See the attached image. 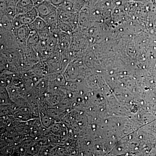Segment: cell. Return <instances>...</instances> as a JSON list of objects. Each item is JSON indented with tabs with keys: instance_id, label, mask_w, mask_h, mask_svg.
Instances as JSON below:
<instances>
[{
	"instance_id": "277c9868",
	"label": "cell",
	"mask_w": 156,
	"mask_h": 156,
	"mask_svg": "<svg viewBox=\"0 0 156 156\" xmlns=\"http://www.w3.org/2000/svg\"><path fill=\"white\" fill-rule=\"evenodd\" d=\"M13 32L18 41L23 43H27L30 36V30L28 25H22L15 29Z\"/></svg>"
},
{
	"instance_id": "8fae6325",
	"label": "cell",
	"mask_w": 156,
	"mask_h": 156,
	"mask_svg": "<svg viewBox=\"0 0 156 156\" xmlns=\"http://www.w3.org/2000/svg\"><path fill=\"white\" fill-rule=\"evenodd\" d=\"M35 6L39 4V3L41 2L44 1V0H32Z\"/></svg>"
},
{
	"instance_id": "6da1fadb",
	"label": "cell",
	"mask_w": 156,
	"mask_h": 156,
	"mask_svg": "<svg viewBox=\"0 0 156 156\" xmlns=\"http://www.w3.org/2000/svg\"><path fill=\"white\" fill-rule=\"evenodd\" d=\"M38 17L35 7L26 13L16 15L13 20L14 28L15 29L22 25H29Z\"/></svg>"
},
{
	"instance_id": "52a82bcc",
	"label": "cell",
	"mask_w": 156,
	"mask_h": 156,
	"mask_svg": "<svg viewBox=\"0 0 156 156\" xmlns=\"http://www.w3.org/2000/svg\"><path fill=\"white\" fill-rule=\"evenodd\" d=\"M74 8V5L72 0H65L61 5L57 8V10L58 11L73 12V11Z\"/></svg>"
},
{
	"instance_id": "30bf717a",
	"label": "cell",
	"mask_w": 156,
	"mask_h": 156,
	"mask_svg": "<svg viewBox=\"0 0 156 156\" xmlns=\"http://www.w3.org/2000/svg\"><path fill=\"white\" fill-rule=\"evenodd\" d=\"M49 1L53 4V5L57 8L61 5L65 0H49Z\"/></svg>"
},
{
	"instance_id": "7a4b0ae2",
	"label": "cell",
	"mask_w": 156,
	"mask_h": 156,
	"mask_svg": "<svg viewBox=\"0 0 156 156\" xmlns=\"http://www.w3.org/2000/svg\"><path fill=\"white\" fill-rule=\"evenodd\" d=\"M28 26L31 31H34L37 33L40 38H44L51 34L47 23L41 17H38Z\"/></svg>"
},
{
	"instance_id": "5b68a950",
	"label": "cell",
	"mask_w": 156,
	"mask_h": 156,
	"mask_svg": "<svg viewBox=\"0 0 156 156\" xmlns=\"http://www.w3.org/2000/svg\"><path fill=\"white\" fill-rule=\"evenodd\" d=\"M35 6L32 0H18L16 6V15L26 13Z\"/></svg>"
},
{
	"instance_id": "8992f818",
	"label": "cell",
	"mask_w": 156,
	"mask_h": 156,
	"mask_svg": "<svg viewBox=\"0 0 156 156\" xmlns=\"http://www.w3.org/2000/svg\"><path fill=\"white\" fill-rule=\"evenodd\" d=\"M13 18L8 14H3L1 17V25L6 30L13 32L14 30L13 24Z\"/></svg>"
},
{
	"instance_id": "9c48e42d",
	"label": "cell",
	"mask_w": 156,
	"mask_h": 156,
	"mask_svg": "<svg viewBox=\"0 0 156 156\" xmlns=\"http://www.w3.org/2000/svg\"><path fill=\"white\" fill-rule=\"evenodd\" d=\"M59 27L60 30L62 32L69 35H70L72 33V27L67 23L59 21Z\"/></svg>"
},
{
	"instance_id": "3957f363",
	"label": "cell",
	"mask_w": 156,
	"mask_h": 156,
	"mask_svg": "<svg viewBox=\"0 0 156 156\" xmlns=\"http://www.w3.org/2000/svg\"><path fill=\"white\" fill-rule=\"evenodd\" d=\"M35 7L37 11L39 17L43 19L57 10V8L49 0H44Z\"/></svg>"
},
{
	"instance_id": "ba28073f",
	"label": "cell",
	"mask_w": 156,
	"mask_h": 156,
	"mask_svg": "<svg viewBox=\"0 0 156 156\" xmlns=\"http://www.w3.org/2000/svg\"><path fill=\"white\" fill-rule=\"evenodd\" d=\"M44 20L47 23L48 27L50 26L51 24L54 23L59 21L57 11L48 15L47 17H45Z\"/></svg>"
}]
</instances>
